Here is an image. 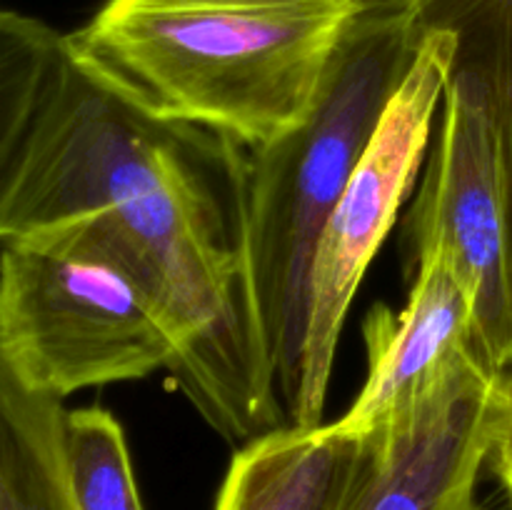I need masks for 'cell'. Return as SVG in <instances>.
<instances>
[{"mask_svg":"<svg viewBox=\"0 0 512 510\" xmlns=\"http://www.w3.org/2000/svg\"><path fill=\"white\" fill-rule=\"evenodd\" d=\"M63 225L118 250L173 335L170 380L220 438L290 425L250 278L248 150L153 118L68 45L0 193V243Z\"/></svg>","mask_w":512,"mask_h":510,"instance_id":"6da1fadb","label":"cell"},{"mask_svg":"<svg viewBox=\"0 0 512 510\" xmlns=\"http://www.w3.org/2000/svg\"><path fill=\"white\" fill-rule=\"evenodd\" d=\"M355 15V0H105L65 45L153 118L255 150L308 118Z\"/></svg>","mask_w":512,"mask_h":510,"instance_id":"7a4b0ae2","label":"cell"},{"mask_svg":"<svg viewBox=\"0 0 512 510\" xmlns=\"http://www.w3.org/2000/svg\"><path fill=\"white\" fill-rule=\"evenodd\" d=\"M423 38L418 10L358 13L308 118L283 138L248 150L250 278L288 420L298 395L320 230Z\"/></svg>","mask_w":512,"mask_h":510,"instance_id":"3957f363","label":"cell"},{"mask_svg":"<svg viewBox=\"0 0 512 510\" xmlns=\"http://www.w3.org/2000/svg\"><path fill=\"white\" fill-rule=\"evenodd\" d=\"M0 355L65 400L173 370V335L118 250L88 225L0 243Z\"/></svg>","mask_w":512,"mask_h":510,"instance_id":"277c9868","label":"cell"},{"mask_svg":"<svg viewBox=\"0 0 512 510\" xmlns=\"http://www.w3.org/2000/svg\"><path fill=\"white\" fill-rule=\"evenodd\" d=\"M450 68V33L425 28L418 58L390 98L373 140L320 230L310 263L300 383L290 410V423L300 428L323 425L345 318L370 263L398 223L400 208L415 193Z\"/></svg>","mask_w":512,"mask_h":510,"instance_id":"5b68a950","label":"cell"},{"mask_svg":"<svg viewBox=\"0 0 512 510\" xmlns=\"http://www.w3.org/2000/svg\"><path fill=\"white\" fill-rule=\"evenodd\" d=\"M405 280L443 253L473 300V348L493 370L512 365V238L503 173L478 90L450 73L420 183L403 218Z\"/></svg>","mask_w":512,"mask_h":510,"instance_id":"8992f818","label":"cell"},{"mask_svg":"<svg viewBox=\"0 0 512 510\" xmlns=\"http://www.w3.org/2000/svg\"><path fill=\"white\" fill-rule=\"evenodd\" d=\"M512 405V378L465 348L415 403L370 433L343 510H478L480 470Z\"/></svg>","mask_w":512,"mask_h":510,"instance_id":"52a82bcc","label":"cell"},{"mask_svg":"<svg viewBox=\"0 0 512 510\" xmlns=\"http://www.w3.org/2000/svg\"><path fill=\"white\" fill-rule=\"evenodd\" d=\"M403 308L375 303L363 320L368 378L330 428L345 438L370 433L408 408L445 365L473 348V300L443 253H428L408 278Z\"/></svg>","mask_w":512,"mask_h":510,"instance_id":"ba28073f","label":"cell"},{"mask_svg":"<svg viewBox=\"0 0 512 510\" xmlns=\"http://www.w3.org/2000/svg\"><path fill=\"white\" fill-rule=\"evenodd\" d=\"M363 453L330 425L270 430L235 450L215 510H343Z\"/></svg>","mask_w":512,"mask_h":510,"instance_id":"9c48e42d","label":"cell"},{"mask_svg":"<svg viewBox=\"0 0 512 510\" xmlns=\"http://www.w3.org/2000/svg\"><path fill=\"white\" fill-rule=\"evenodd\" d=\"M63 400L33 390L0 355V510H78L65 465Z\"/></svg>","mask_w":512,"mask_h":510,"instance_id":"30bf717a","label":"cell"},{"mask_svg":"<svg viewBox=\"0 0 512 510\" xmlns=\"http://www.w3.org/2000/svg\"><path fill=\"white\" fill-rule=\"evenodd\" d=\"M425 28L448 30L453 68L475 85L488 113L503 173L512 238V0H428L418 10Z\"/></svg>","mask_w":512,"mask_h":510,"instance_id":"8fae6325","label":"cell"},{"mask_svg":"<svg viewBox=\"0 0 512 510\" xmlns=\"http://www.w3.org/2000/svg\"><path fill=\"white\" fill-rule=\"evenodd\" d=\"M63 50V33L0 5V193L18 163Z\"/></svg>","mask_w":512,"mask_h":510,"instance_id":"7c38bea8","label":"cell"},{"mask_svg":"<svg viewBox=\"0 0 512 510\" xmlns=\"http://www.w3.org/2000/svg\"><path fill=\"white\" fill-rule=\"evenodd\" d=\"M65 465L78 510H145L125 430L110 410L65 413Z\"/></svg>","mask_w":512,"mask_h":510,"instance_id":"4fadbf2b","label":"cell"},{"mask_svg":"<svg viewBox=\"0 0 512 510\" xmlns=\"http://www.w3.org/2000/svg\"><path fill=\"white\" fill-rule=\"evenodd\" d=\"M490 470L498 478L500 488H503L505 500H508L510 510H512V405L505 415L503 425L498 430V438H495L493 453H490L488 460Z\"/></svg>","mask_w":512,"mask_h":510,"instance_id":"5bb4252c","label":"cell"},{"mask_svg":"<svg viewBox=\"0 0 512 510\" xmlns=\"http://www.w3.org/2000/svg\"><path fill=\"white\" fill-rule=\"evenodd\" d=\"M428 0H355L358 13H380V10H420Z\"/></svg>","mask_w":512,"mask_h":510,"instance_id":"9a60e30c","label":"cell"},{"mask_svg":"<svg viewBox=\"0 0 512 510\" xmlns=\"http://www.w3.org/2000/svg\"><path fill=\"white\" fill-rule=\"evenodd\" d=\"M478 510H483V508H478Z\"/></svg>","mask_w":512,"mask_h":510,"instance_id":"2e32d148","label":"cell"}]
</instances>
